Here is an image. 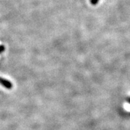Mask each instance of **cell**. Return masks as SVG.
I'll return each mask as SVG.
<instances>
[{
	"instance_id": "1",
	"label": "cell",
	"mask_w": 130,
	"mask_h": 130,
	"mask_svg": "<svg viewBox=\"0 0 130 130\" xmlns=\"http://www.w3.org/2000/svg\"><path fill=\"white\" fill-rule=\"evenodd\" d=\"M0 84L7 89H11L13 87V85H12L11 82H10L8 80L3 79L2 77H0Z\"/></svg>"
},
{
	"instance_id": "2",
	"label": "cell",
	"mask_w": 130,
	"mask_h": 130,
	"mask_svg": "<svg viewBox=\"0 0 130 130\" xmlns=\"http://www.w3.org/2000/svg\"><path fill=\"white\" fill-rule=\"evenodd\" d=\"M99 0H91V4H92V5H96V3L99 2Z\"/></svg>"
},
{
	"instance_id": "3",
	"label": "cell",
	"mask_w": 130,
	"mask_h": 130,
	"mask_svg": "<svg viewBox=\"0 0 130 130\" xmlns=\"http://www.w3.org/2000/svg\"><path fill=\"white\" fill-rule=\"evenodd\" d=\"M5 46L1 45V46H0V53L3 52L5 50Z\"/></svg>"
},
{
	"instance_id": "4",
	"label": "cell",
	"mask_w": 130,
	"mask_h": 130,
	"mask_svg": "<svg viewBox=\"0 0 130 130\" xmlns=\"http://www.w3.org/2000/svg\"><path fill=\"white\" fill-rule=\"evenodd\" d=\"M129 102H130V99H129Z\"/></svg>"
}]
</instances>
